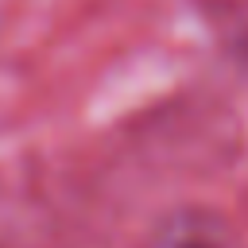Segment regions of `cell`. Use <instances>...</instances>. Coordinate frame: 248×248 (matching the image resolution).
I'll use <instances>...</instances> for the list:
<instances>
[{
	"instance_id": "6da1fadb",
	"label": "cell",
	"mask_w": 248,
	"mask_h": 248,
	"mask_svg": "<svg viewBox=\"0 0 248 248\" xmlns=\"http://www.w3.org/2000/svg\"><path fill=\"white\" fill-rule=\"evenodd\" d=\"M151 248H240L232 225L209 209H178L159 221Z\"/></svg>"
}]
</instances>
